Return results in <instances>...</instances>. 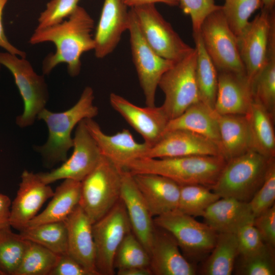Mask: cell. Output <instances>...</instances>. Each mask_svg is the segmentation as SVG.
<instances>
[{
    "instance_id": "6da1fadb",
    "label": "cell",
    "mask_w": 275,
    "mask_h": 275,
    "mask_svg": "<svg viewBox=\"0 0 275 275\" xmlns=\"http://www.w3.org/2000/svg\"><path fill=\"white\" fill-rule=\"evenodd\" d=\"M94 21L87 11L78 6L74 12L62 22L48 27L36 28L30 43L36 44L46 42L53 43L54 53L48 54L42 63V72L48 74L58 65L65 63L72 77L80 71V58L86 52L94 50L95 42L92 32Z\"/></svg>"
},
{
    "instance_id": "7a4b0ae2",
    "label": "cell",
    "mask_w": 275,
    "mask_h": 275,
    "mask_svg": "<svg viewBox=\"0 0 275 275\" xmlns=\"http://www.w3.org/2000/svg\"><path fill=\"white\" fill-rule=\"evenodd\" d=\"M226 162L223 156L215 155L142 157L131 161L123 169L132 175L147 173L161 175L179 185L198 184L211 189Z\"/></svg>"
},
{
    "instance_id": "3957f363",
    "label": "cell",
    "mask_w": 275,
    "mask_h": 275,
    "mask_svg": "<svg viewBox=\"0 0 275 275\" xmlns=\"http://www.w3.org/2000/svg\"><path fill=\"white\" fill-rule=\"evenodd\" d=\"M93 89L86 87L77 102L69 109L62 112H52L45 108L38 114L37 118L46 123L48 136L42 146L36 150L42 156L48 166L67 159V153L73 147L72 131L82 120L93 119L98 114V107L94 104Z\"/></svg>"
},
{
    "instance_id": "277c9868",
    "label": "cell",
    "mask_w": 275,
    "mask_h": 275,
    "mask_svg": "<svg viewBox=\"0 0 275 275\" xmlns=\"http://www.w3.org/2000/svg\"><path fill=\"white\" fill-rule=\"evenodd\" d=\"M270 158L250 149L229 159L212 190L220 198L249 202L264 180Z\"/></svg>"
},
{
    "instance_id": "5b68a950",
    "label": "cell",
    "mask_w": 275,
    "mask_h": 275,
    "mask_svg": "<svg viewBox=\"0 0 275 275\" xmlns=\"http://www.w3.org/2000/svg\"><path fill=\"white\" fill-rule=\"evenodd\" d=\"M122 170L102 156L94 169L80 182L78 205L93 224L120 199Z\"/></svg>"
},
{
    "instance_id": "8992f818",
    "label": "cell",
    "mask_w": 275,
    "mask_h": 275,
    "mask_svg": "<svg viewBox=\"0 0 275 275\" xmlns=\"http://www.w3.org/2000/svg\"><path fill=\"white\" fill-rule=\"evenodd\" d=\"M0 65L13 75L23 101V111L16 118L17 125L22 128L33 125L40 112L45 108L48 99L44 76L34 71L25 58L8 52H0Z\"/></svg>"
},
{
    "instance_id": "52a82bcc",
    "label": "cell",
    "mask_w": 275,
    "mask_h": 275,
    "mask_svg": "<svg viewBox=\"0 0 275 275\" xmlns=\"http://www.w3.org/2000/svg\"><path fill=\"white\" fill-rule=\"evenodd\" d=\"M196 62L197 51L194 48L186 57L175 62L159 80L158 87L165 96L161 106L170 120L200 101L196 78Z\"/></svg>"
},
{
    "instance_id": "ba28073f",
    "label": "cell",
    "mask_w": 275,
    "mask_h": 275,
    "mask_svg": "<svg viewBox=\"0 0 275 275\" xmlns=\"http://www.w3.org/2000/svg\"><path fill=\"white\" fill-rule=\"evenodd\" d=\"M200 33L204 48L218 72L246 74L239 53L237 37L228 25L222 8L205 19Z\"/></svg>"
},
{
    "instance_id": "9c48e42d",
    "label": "cell",
    "mask_w": 275,
    "mask_h": 275,
    "mask_svg": "<svg viewBox=\"0 0 275 275\" xmlns=\"http://www.w3.org/2000/svg\"><path fill=\"white\" fill-rule=\"evenodd\" d=\"M155 225L170 232L180 250L190 259H200L211 252L218 233L205 223L177 209L153 218Z\"/></svg>"
},
{
    "instance_id": "30bf717a",
    "label": "cell",
    "mask_w": 275,
    "mask_h": 275,
    "mask_svg": "<svg viewBox=\"0 0 275 275\" xmlns=\"http://www.w3.org/2000/svg\"><path fill=\"white\" fill-rule=\"evenodd\" d=\"M131 231L126 210L120 199L107 213L93 224L95 268L99 275L115 274L116 253L124 237Z\"/></svg>"
},
{
    "instance_id": "8fae6325",
    "label": "cell",
    "mask_w": 275,
    "mask_h": 275,
    "mask_svg": "<svg viewBox=\"0 0 275 275\" xmlns=\"http://www.w3.org/2000/svg\"><path fill=\"white\" fill-rule=\"evenodd\" d=\"M145 40L160 57L178 62L194 48L186 44L156 8L154 4L132 8Z\"/></svg>"
},
{
    "instance_id": "7c38bea8",
    "label": "cell",
    "mask_w": 275,
    "mask_h": 275,
    "mask_svg": "<svg viewBox=\"0 0 275 275\" xmlns=\"http://www.w3.org/2000/svg\"><path fill=\"white\" fill-rule=\"evenodd\" d=\"M130 44L133 64L146 106H155V93L162 75L174 64L157 54L149 45L139 27L132 8L129 10Z\"/></svg>"
},
{
    "instance_id": "4fadbf2b",
    "label": "cell",
    "mask_w": 275,
    "mask_h": 275,
    "mask_svg": "<svg viewBox=\"0 0 275 275\" xmlns=\"http://www.w3.org/2000/svg\"><path fill=\"white\" fill-rule=\"evenodd\" d=\"M261 9L237 36L240 56L251 86L266 64L270 40L275 33L274 11Z\"/></svg>"
},
{
    "instance_id": "5bb4252c",
    "label": "cell",
    "mask_w": 275,
    "mask_h": 275,
    "mask_svg": "<svg viewBox=\"0 0 275 275\" xmlns=\"http://www.w3.org/2000/svg\"><path fill=\"white\" fill-rule=\"evenodd\" d=\"M72 148V154L61 166L48 172L38 173L43 182L49 184L66 179L81 182L97 164L102 155L85 119L76 126Z\"/></svg>"
},
{
    "instance_id": "9a60e30c",
    "label": "cell",
    "mask_w": 275,
    "mask_h": 275,
    "mask_svg": "<svg viewBox=\"0 0 275 275\" xmlns=\"http://www.w3.org/2000/svg\"><path fill=\"white\" fill-rule=\"evenodd\" d=\"M109 102L150 147L164 134L170 119L161 106L141 107L114 93L109 95Z\"/></svg>"
},
{
    "instance_id": "2e32d148",
    "label": "cell",
    "mask_w": 275,
    "mask_h": 275,
    "mask_svg": "<svg viewBox=\"0 0 275 275\" xmlns=\"http://www.w3.org/2000/svg\"><path fill=\"white\" fill-rule=\"evenodd\" d=\"M54 191L37 174L24 170L21 175L16 196L11 203L9 223L11 227L20 231L38 213Z\"/></svg>"
},
{
    "instance_id": "e0dca14e",
    "label": "cell",
    "mask_w": 275,
    "mask_h": 275,
    "mask_svg": "<svg viewBox=\"0 0 275 275\" xmlns=\"http://www.w3.org/2000/svg\"><path fill=\"white\" fill-rule=\"evenodd\" d=\"M85 122L94 139L102 156L123 169L131 161L145 157L150 146L135 141L126 129L113 135L105 134L93 119H86Z\"/></svg>"
},
{
    "instance_id": "ac0fdd59",
    "label": "cell",
    "mask_w": 275,
    "mask_h": 275,
    "mask_svg": "<svg viewBox=\"0 0 275 275\" xmlns=\"http://www.w3.org/2000/svg\"><path fill=\"white\" fill-rule=\"evenodd\" d=\"M149 254V267L153 275L196 274L194 266L181 253L174 237L156 225Z\"/></svg>"
},
{
    "instance_id": "d6986e66",
    "label": "cell",
    "mask_w": 275,
    "mask_h": 275,
    "mask_svg": "<svg viewBox=\"0 0 275 275\" xmlns=\"http://www.w3.org/2000/svg\"><path fill=\"white\" fill-rule=\"evenodd\" d=\"M120 199L125 207L132 232L149 253L155 228L153 217L132 175L124 169L122 170Z\"/></svg>"
},
{
    "instance_id": "ffe728a7",
    "label": "cell",
    "mask_w": 275,
    "mask_h": 275,
    "mask_svg": "<svg viewBox=\"0 0 275 275\" xmlns=\"http://www.w3.org/2000/svg\"><path fill=\"white\" fill-rule=\"evenodd\" d=\"M123 0H104L94 37L95 56L102 59L112 53L123 33L128 30L129 10Z\"/></svg>"
},
{
    "instance_id": "44dd1931",
    "label": "cell",
    "mask_w": 275,
    "mask_h": 275,
    "mask_svg": "<svg viewBox=\"0 0 275 275\" xmlns=\"http://www.w3.org/2000/svg\"><path fill=\"white\" fill-rule=\"evenodd\" d=\"M192 155L222 156V154L218 146L207 139L189 131L174 130L167 132L157 143L151 147L145 157Z\"/></svg>"
},
{
    "instance_id": "7402d4cb",
    "label": "cell",
    "mask_w": 275,
    "mask_h": 275,
    "mask_svg": "<svg viewBox=\"0 0 275 275\" xmlns=\"http://www.w3.org/2000/svg\"><path fill=\"white\" fill-rule=\"evenodd\" d=\"M246 74L218 72L214 111L220 115H245L253 102Z\"/></svg>"
},
{
    "instance_id": "603a6c76",
    "label": "cell",
    "mask_w": 275,
    "mask_h": 275,
    "mask_svg": "<svg viewBox=\"0 0 275 275\" xmlns=\"http://www.w3.org/2000/svg\"><path fill=\"white\" fill-rule=\"evenodd\" d=\"M132 176L153 218L177 209L180 186L176 182L155 174Z\"/></svg>"
},
{
    "instance_id": "cb8c5ba5",
    "label": "cell",
    "mask_w": 275,
    "mask_h": 275,
    "mask_svg": "<svg viewBox=\"0 0 275 275\" xmlns=\"http://www.w3.org/2000/svg\"><path fill=\"white\" fill-rule=\"evenodd\" d=\"M64 222L67 230V253L84 266L97 272L93 224L90 219L78 205Z\"/></svg>"
},
{
    "instance_id": "d4e9b609",
    "label": "cell",
    "mask_w": 275,
    "mask_h": 275,
    "mask_svg": "<svg viewBox=\"0 0 275 275\" xmlns=\"http://www.w3.org/2000/svg\"><path fill=\"white\" fill-rule=\"evenodd\" d=\"M205 223L217 233H234L255 218L249 202L221 198L205 210Z\"/></svg>"
},
{
    "instance_id": "484cf974",
    "label": "cell",
    "mask_w": 275,
    "mask_h": 275,
    "mask_svg": "<svg viewBox=\"0 0 275 275\" xmlns=\"http://www.w3.org/2000/svg\"><path fill=\"white\" fill-rule=\"evenodd\" d=\"M174 130H184L200 135L214 143L220 149L216 113L201 101L191 105L177 117L170 120L165 133Z\"/></svg>"
},
{
    "instance_id": "4316f807",
    "label": "cell",
    "mask_w": 275,
    "mask_h": 275,
    "mask_svg": "<svg viewBox=\"0 0 275 275\" xmlns=\"http://www.w3.org/2000/svg\"><path fill=\"white\" fill-rule=\"evenodd\" d=\"M216 114L221 152L227 161L252 149L250 129L245 115H220L217 113Z\"/></svg>"
},
{
    "instance_id": "83f0119b",
    "label": "cell",
    "mask_w": 275,
    "mask_h": 275,
    "mask_svg": "<svg viewBox=\"0 0 275 275\" xmlns=\"http://www.w3.org/2000/svg\"><path fill=\"white\" fill-rule=\"evenodd\" d=\"M80 188V182L69 179H64L54 191L51 200L46 208L32 219L25 228L33 227L45 223L64 221L78 205Z\"/></svg>"
},
{
    "instance_id": "f1b7e54d",
    "label": "cell",
    "mask_w": 275,
    "mask_h": 275,
    "mask_svg": "<svg viewBox=\"0 0 275 275\" xmlns=\"http://www.w3.org/2000/svg\"><path fill=\"white\" fill-rule=\"evenodd\" d=\"M245 116L250 129L252 149L267 158L274 157V118L254 101Z\"/></svg>"
},
{
    "instance_id": "f546056e",
    "label": "cell",
    "mask_w": 275,
    "mask_h": 275,
    "mask_svg": "<svg viewBox=\"0 0 275 275\" xmlns=\"http://www.w3.org/2000/svg\"><path fill=\"white\" fill-rule=\"evenodd\" d=\"M197 51L196 78L200 101L214 109L218 84V72L206 52L200 33H193Z\"/></svg>"
},
{
    "instance_id": "4dcf8cb0",
    "label": "cell",
    "mask_w": 275,
    "mask_h": 275,
    "mask_svg": "<svg viewBox=\"0 0 275 275\" xmlns=\"http://www.w3.org/2000/svg\"><path fill=\"white\" fill-rule=\"evenodd\" d=\"M202 268L206 275H230L238 256L236 235L234 233H218L216 242Z\"/></svg>"
},
{
    "instance_id": "1f68e13d",
    "label": "cell",
    "mask_w": 275,
    "mask_h": 275,
    "mask_svg": "<svg viewBox=\"0 0 275 275\" xmlns=\"http://www.w3.org/2000/svg\"><path fill=\"white\" fill-rule=\"evenodd\" d=\"M19 232L24 239L38 243L59 255L67 253V230L64 221L25 228Z\"/></svg>"
},
{
    "instance_id": "d6a6232c",
    "label": "cell",
    "mask_w": 275,
    "mask_h": 275,
    "mask_svg": "<svg viewBox=\"0 0 275 275\" xmlns=\"http://www.w3.org/2000/svg\"><path fill=\"white\" fill-rule=\"evenodd\" d=\"M253 100L274 118L275 114V47L268 50L266 64L252 84Z\"/></svg>"
},
{
    "instance_id": "836d02e7",
    "label": "cell",
    "mask_w": 275,
    "mask_h": 275,
    "mask_svg": "<svg viewBox=\"0 0 275 275\" xmlns=\"http://www.w3.org/2000/svg\"><path fill=\"white\" fill-rule=\"evenodd\" d=\"M30 241L11 228L0 230V271L4 275H14Z\"/></svg>"
},
{
    "instance_id": "e575fe53",
    "label": "cell",
    "mask_w": 275,
    "mask_h": 275,
    "mask_svg": "<svg viewBox=\"0 0 275 275\" xmlns=\"http://www.w3.org/2000/svg\"><path fill=\"white\" fill-rule=\"evenodd\" d=\"M60 255L30 241L14 275H50Z\"/></svg>"
},
{
    "instance_id": "d590c367",
    "label": "cell",
    "mask_w": 275,
    "mask_h": 275,
    "mask_svg": "<svg viewBox=\"0 0 275 275\" xmlns=\"http://www.w3.org/2000/svg\"><path fill=\"white\" fill-rule=\"evenodd\" d=\"M177 210L192 216H202L208 207L221 198L210 188L198 184L180 185Z\"/></svg>"
},
{
    "instance_id": "8d00e7d4",
    "label": "cell",
    "mask_w": 275,
    "mask_h": 275,
    "mask_svg": "<svg viewBox=\"0 0 275 275\" xmlns=\"http://www.w3.org/2000/svg\"><path fill=\"white\" fill-rule=\"evenodd\" d=\"M149 254L131 231L123 239L118 248L114 259V267L121 270L131 267H149Z\"/></svg>"
},
{
    "instance_id": "74e56055",
    "label": "cell",
    "mask_w": 275,
    "mask_h": 275,
    "mask_svg": "<svg viewBox=\"0 0 275 275\" xmlns=\"http://www.w3.org/2000/svg\"><path fill=\"white\" fill-rule=\"evenodd\" d=\"M262 6V0H225L222 11L231 30L237 37L249 22L251 15Z\"/></svg>"
},
{
    "instance_id": "f35d334b",
    "label": "cell",
    "mask_w": 275,
    "mask_h": 275,
    "mask_svg": "<svg viewBox=\"0 0 275 275\" xmlns=\"http://www.w3.org/2000/svg\"><path fill=\"white\" fill-rule=\"evenodd\" d=\"M237 274L243 275H274V248L268 245L256 254L240 256Z\"/></svg>"
},
{
    "instance_id": "ab89813d",
    "label": "cell",
    "mask_w": 275,
    "mask_h": 275,
    "mask_svg": "<svg viewBox=\"0 0 275 275\" xmlns=\"http://www.w3.org/2000/svg\"><path fill=\"white\" fill-rule=\"evenodd\" d=\"M275 201V159L271 158L264 180L249 202L256 217L271 207Z\"/></svg>"
},
{
    "instance_id": "60d3db41",
    "label": "cell",
    "mask_w": 275,
    "mask_h": 275,
    "mask_svg": "<svg viewBox=\"0 0 275 275\" xmlns=\"http://www.w3.org/2000/svg\"><path fill=\"white\" fill-rule=\"evenodd\" d=\"M79 1H50L38 18L37 28L42 29L62 22L74 12Z\"/></svg>"
},
{
    "instance_id": "b9f144b4",
    "label": "cell",
    "mask_w": 275,
    "mask_h": 275,
    "mask_svg": "<svg viewBox=\"0 0 275 275\" xmlns=\"http://www.w3.org/2000/svg\"><path fill=\"white\" fill-rule=\"evenodd\" d=\"M183 12L189 15L193 33L200 32L205 19L213 12L222 8L215 4L214 0H179Z\"/></svg>"
},
{
    "instance_id": "7bdbcfd3",
    "label": "cell",
    "mask_w": 275,
    "mask_h": 275,
    "mask_svg": "<svg viewBox=\"0 0 275 275\" xmlns=\"http://www.w3.org/2000/svg\"><path fill=\"white\" fill-rule=\"evenodd\" d=\"M235 234L237 239L238 255L240 256L256 254L264 250L268 245L263 241L253 222L242 226Z\"/></svg>"
},
{
    "instance_id": "ee69618b",
    "label": "cell",
    "mask_w": 275,
    "mask_h": 275,
    "mask_svg": "<svg viewBox=\"0 0 275 275\" xmlns=\"http://www.w3.org/2000/svg\"><path fill=\"white\" fill-rule=\"evenodd\" d=\"M253 224L263 241L274 248L275 204L255 217Z\"/></svg>"
},
{
    "instance_id": "f6af8a7d",
    "label": "cell",
    "mask_w": 275,
    "mask_h": 275,
    "mask_svg": "<svg viewBox=\"0 0 275 275\" xmlns=\"http://www.w3.org/2000/svg\"><path fill=\"white\" fill-rule=\"evenodd\" d=\"M50 275H99L96 271L82 265L68 253L60 255Z\"/></svg>"
},
{
    "instance_id": "bcb514c9",
    "label": "cell",
    "mask_w": 275,
    "mask_h": 275,
    "mask_svg": "<svg viewBox=\"0 0 275 275\" xmlns=\"http://www.w3.org/2000/svg\"><path fill=\"white\" fill-rule=\"evenodd\" d=\"M8 1L0 0V47L3 48L9 53L21 58H25V53L13 45L8 40L4 32L2 21L3 13Z\"/></svg>"
},
{
    "instance_id": "7dc6e473",
    "label": "cell",
    "mask_w": 275,
    "mask_h": 275,
    "mask_svg": "<svg viewBox=\"0 0 275 275\" xmlns=\"http://www.w3.org/2000/svg\"><path fill=\"white\" fill-rule=\"evenodd\" d=\"M11 205L10 198L0 194V230L11 228L9 223Z\"/></svg>"
},
{
    "instance_id": "c3c4849f",
    "label": "cell",
    "mask_w": 275,
    "mask_h": 275,
    "mask_svg": "<svg viewBox=\"0 0 275 275\" xmlns=\"http://www.w3.org/2000/svg\"><path fill=\"white\" fill-rule=\"evenodd\" d=\"M124 3L128 7L130 8L157 3H163L170 6H177L179 5V0H124Z\"/></svg>"
},
{
    "instance_id": "681fc988",
    "label": "cell",
    "mask_w": 275,
    "mask_h": 275,
    "mask_svg": "<svg viewBox=\"0 0 275 275\" xmlns=\"http://www.w3.org/2000/svg\"><path fill=\"white\" fill-rule=\"evenodd\" d=\"M117 274L118 275H153L149 267H136L118 270Z\"/></svg>"
},
{
    "instance_id": "f907efd6",
    "label": "cell",
    "mask_w": 275,
    "mask_h": 275,
    "mask_svg": "<svg viewBox=\"0 0 275 275\" xmlns=\"http://www.w3.org/2000/svg\"><path fill=\"white\" fill-rule=\"evenodd\" d=\"M262 6L261 8L269 11L274 10L275 0H262Z\"/></svg>"
},
{
    "instance_id": "816d5d0a",
    "label": "cell",
    "mask_w": 275,
    "mask_h": 275,
    "mask_svg": "<svg viewBox=\"0 0 275 275\" xmlns=\"http://www.w3.org/2000/svg\"><path fill=\"white\" fill-rule=\"evenodd\" d=\"M0 275H4V274L0 271Z\"/></svg>"
},
{
    "instance_id": "f5cc1de1",
    "label": "cell",
    "mask_w": 275,
    "mask_h": 275,
    "mask_svg": "<svg viewBox=\"0 0 275 275\" xmlns=\"http://www.w3.org/2000/svg\"><path fill=\"white\" fill-rule=\"evenodd\" d=\"M1 65H0V69H1Z\"/></svg>"
},
{
    "instance_id": "db71d44e",
    "label": "cell",
    "mask_w": 275,
    "mask_h": 275,
    "mask_svg": "<svg viewBox=\"0 0 275 275\" xmlns=\"http://www.w3.org/2000/svg\"><path fill=\"white\" fill-rule=\"evenodd\" d=\"M123 1H124V0H123Z\"/></svg>"
}]
</instances>
